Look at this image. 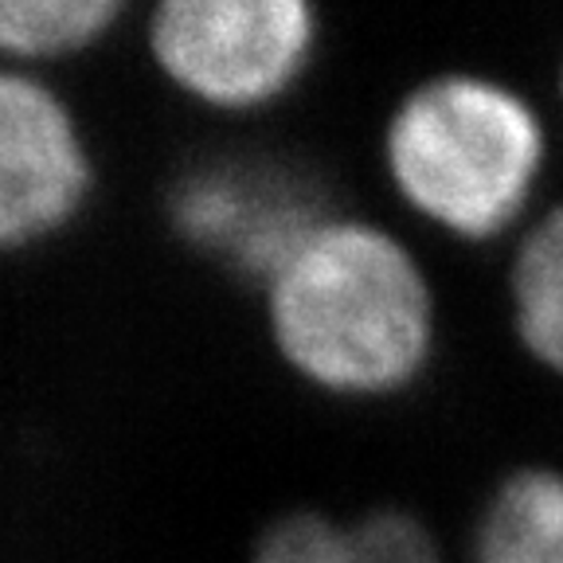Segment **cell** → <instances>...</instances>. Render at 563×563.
<instances>
[{
	"label": "cell",
	"mask_w": 563,
	"mask_h": 563,
	"mask_svg": "<svg viewBox=\"0 0 563 563\" xmlns=\"http://www.w3.org/2000/svg\"><path fill=\"white\" fill-rule=\"evenodd\" d=\"M278 361L321 396L391 399L431 368L434 290L391 231L329 216L263 286Z\"/></svg>",
	"instance_id": "cell-1"
},
{
	"label": "cell",
	"mask_w": 563,
	"mask_h": 563,
	"mask_svg": "<svg viewBox=\"0 0 563 563\" xmlns=\"http://www.w3.org/2000/svg\"><path fill=\"white\" fill-rule=\"evenodd\" d=\"M544 122L520 90L450 70L411 87L387 118L384 168L431 228L489 243L532 203L544 176Z\"/></svg>",
	"instance_id": "cell-2"
},
{
	"label": "cell",
	"mask_w": 563,
	"mask_h": 563,
	"mask_svg": "<svg viewBox=\"0 0 563 563\" xmlns=\"http://www.w3.org/2000/svg\"><path fill=\"white\" fill-rule=\"evenodd\" d=\"M141 44L157 79L208 114H263L306 82L321 16L306 0H165Z\"/></svg>",
	"instance_id": "cell-3"
},
{
	"label": "cell",
	"mask_w": 563,
	"mask_h": 563,
	"mask_svg": "<svg viewBox=\"0 0 563 563\" xmlns=\"http://www.w3.org/2000/svg\"><path fill=\"white\" fill-rule=\"evenodd\" d=\"M161 211L185 251L258 290L333 216L313 168L263 150H216L185 161L168 176Z\"/></svg>",
	"instance_id": "cell-4"
},
{
	"label": "cell",
	"mask_w": 563,
	"mask_h": 563,
	"mask_svg": "<svg viewBox=\"0 0 563 563\" xmlns=\"http://www.w3.org/2000/svg\"><path fill=\"white\" fill-rule=\"evenodd\" d=\"M95 192V141L75 102L52 75L0 67V255L63 239Z\"/></svg>",
	"instance_id": "cell-5"
},
{
	"label": "cell",
	"mask_w": 563,
	"mask_h": 563,
	"mask_svg": "<svg viewBox=\"0 0 563 563\" xmlns=\"http://www.w3.org/2000/svg\"><path fill=\"white\" fill-rule=\"evenodd\" d=\"M251 563H446L439 540L404 509H376L336 520L317 509H294L266 525Z\"/></svg>",
	"instance_id": "cell-6"
},
{
	"label": "cell",
	"mask_w": 563,
	"mask_h": 563,
	"mask_svg": "<svg viewBox=\"0 0 563 563\" xmlns=\"http://www.w3.org/2000/svg\"><path fill=\"white\" fill-rule=\"evenodd\" d=\"M470 563H563V474L512 470L474 525Z\"/></svg>",
	"instance_id": "cell-7"
},
{
	"label": "cell",
	"mask_w": 563,
	"mask_h": 563,
	"mask_svg": "<svg viewBox=\"0 0 563 563\" xmlns=\"http://www.w3.org/2000/svg\"><path fill=\"white\" fill-rule=\"evenodd\" d=\"M125 12L122 0H0V67L52 75L102 47Z\"/></svg>",
	"instance_id": "cell-8"
},
{
	"label": "cell",
	"mask_w": 563,
	"mask_h": 563,
	"mask_svg": "<svg viewBox=\"0 0 563 563\" xmlns=\"http://www.w3.org/2000/svg\"><path fill=\"white\" fill-rule=\"evenodd\" d=\"M509 306L525 352L563 379V203L544 211L517 243Z\"/></svg>",
	"instance_id": "cell-9"
},
{
	"label": "cell",
	"mask_w": 563,
	"mask_h": 563,
	"mask_svg": "<svg viewBox=\"0 0 563 563\" xmlns=\"http://www.w3.org/2000/svg\"><path fill=\"white\" fill-rule=\"evenodd\" d=\"M560 90H563V70H560Z\"/></svg>",
	"instance_id": "cell-10"
}]
</instances>
